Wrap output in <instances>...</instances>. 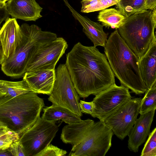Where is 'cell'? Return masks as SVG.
<instances>
[{"label": "cell", "instance_id": "1", "mask_svg": "<svg viewBox=\"0 0 156 156\" xmlns=\"http://www.w3.org/2000/svg\"><path fill=\"white\" fill-rule=\"evenodd\" d=\"M65 65L79 95H96L115 83L105 55L96 47L78 42L66 55Z\"/></svg>", "mask_w": 156, "mask_h": 156}, {"label": "cell", "instance_id": "2", "mask_svg": "<svg viewBox=\"0 0 156 156\" xmlns=\"http://www.w3.org/2000/svg\"><path fill=\"white\" fill-rule=\"evenodd\" d=\"M104 48L110 66L121 84L136 94H144L148 89L141 77L139 58L121 37L117 29L111 33Z\"/></svg>", "mask_w": 156, "mask_h": 156}, {"label": "cell", "instance_id": "3", "mask_svg": "<svg viewBox=\"0 0 156 156\" xmlns=\"http://www.w3.org/2000/svg\"><path fill=\"white\" fill-rule=\"evenodd\" d=\"M44 105L43 99L33 92L14 97L5 95L0 98V124L20 136L40 117Z\"/></svg>", "mask_w": 156, "mask_h": 156}, {"label": "cell", "instance_id": "4", "mask_svg": "<svg viewBox=\"0 0 156 156\" xmlns=\"http://www.w3.org/2000/svg\"><path fill=\"white\" fill-rule=\"evenodd\" d=\"M21 37L15 52L4 58L1 69L6 75L14 78L23 76L26 72L28 59L32 51L37 46L50 42L57 37L55 33L42 31L37 25L24 23L20 26Z\"/></svg>", "mask_w": 156, "mask_h": 156}, {"label": "cell", "instance_id": "5", "mask_svg": "<svg viewBox=\"0 0 156 156\" xmlns=\"http://www.w3.org/2000/svg\"><path fill=\"white\" fill-rule=\"evenodd\" d=\"M156 21L152 10H143L126 17L119 33L139 60L149 48L154 36Z\"/></svg>", "mask_w": 156, "mask_h": 156}, {"label": "cell", "instance_id": "6", "mask_svg": "<svg viewBox=\"0 0 156 156\" xmlns=\"http://www.w3.org/2000/svg\"><path fill=\"white\" fill-rule=\"evenodd\" d=\"M55 72V80L48 100L52 105L66 108L81 117L79 96L65 64H59Z\"/></svg>", "mask_w": 156, "mask_h": 156}, {"label": "cell", "instance_id": "7", "mask_svg": "<svg viewBox=\"0 0 156 156\" xmlns=\"http://www.w3.org/2000/svg\"><path fill=\"white\" fill-rule=\"evenodd\" d=\"M113 134L104 122H94L82 142L73 147L69 155L105 156L111 147Z\"/></svg>", "mask_w": 156, "mask_h": 156}, {"label": "cell", "instance_id": "8", "mask_svg": "<svg viewBox=\"0 0 156 156\" xmlns=\"http://www.w3.org/2000/svg\"><path fill=\"white\" fill-rule=\"evenodd\" d=\"M68 47L67 42L62 37H57L50 42L37 46L29 55L26 72L55 70L57 63Z\"/></svg>", "mask_w": 156, "mask_h": 156}, {"label": "cell", "instance_id": "9", "mask_svg": "<svg viewBox=\"0 0 156 156\" xmlns=\"http://www.w3.org/2000/svg\"><path fill=\"white\" fill-rule=\"evenodd\" d=\"M58 129L55 123L40 117L20 136L26 156H37L50 144Z\"/></svg>", "mask_w": 156, "mask_h": 156}, {"label": "cell", "instance_id": "10", "mask_svg": "<svg viewBox=\"0 0 156 156\" xmlns=\"http://www.w3.org/2000/svg\"><path fill=\"white\" fill-rule=\"evenodd\" d=\"M95 96L92 101L94 108L91 116L102 122L132 98L128 88L115 83Z\"/></svg>", "mask_w": 156, "mask_h": 156}, {"label": "cell", "instance_id": "11", "mask_svg": "<svg viewBox=\"0 0 156 156\" xmlns=\"http://www.w3.org/2000/svg\"><path fill=\"white\" fill-rule=\"evenodd\" d=\"M142 98H131L104 120L113 134L121 140L128 136L139 114Z\"/></svg>", "mask_w": 156, "mask_h": 156}, {"label": "cell", "instance_id": "12", "mask_svg": "<svg viewBox=\"0 0 156 156\" xmlns=\"http://www.w3.org/2000/svg\"><path fill=\"white\" fill-rule=\"evenodd\" d=\"M5 7L12 18L25 21H36L42 17L43 8L35 0H8Z\"/></svg>", "mask_w": 156, "mask_h": 156}, {"label": "cell", "instance_id": "13", "mask_svg": "<svg viewBox=\"0 0 156 156\" xmlns=\"http://www.w3.org/2000/svg\"><path fill=\"white\" fill-rule=\"evenodd\" d=\"M155 110L140 115L128 135V147L133 152H138L139 147L146 140L150 132Z\"/></svg>", "mask_w": 156, "mask_h": 156}, {"label": "cell", "instance_id": "14", "mask_svg": "<svg viewBox=\"0 0 156 156\" xmlns=\"http://www.w3.org/2000/svg\"><path fill=\"white\" fill-rule=\"evenodd\" d=\"M63 0L74 18L82 25L83 32L93 43L94 46L104 47L108 39V34L105 33L103 30V26L99 23L91 20L87 16L81 15L70 5L67 0Z\"/></svg>", "mask_w": 156, "mask_h": 156}, {"label": "cell", "instance_id": "15", "mask_svg": "<svg viewBox=\"0 0 156 156\" xmlns=\"http://www.w3.org/2000/svg\"><path fill=\"white\" fill-rule=\"evenodd\" d=\"M21 37L20 26L16 19L8 18L0 29V38L5 58L13 55Z\"/></svg>", "mask_w": 156, "mask_h": 156}, {"label": "cell", "instance_id": "16", "mask_svg": "<svg viewBox=\"0 0 156 156\" xmlns=\"http://www.w3.org/2000/svg\"><path fill=\"white\" fill-rule=\"evenodd\" d=\"M23 77V79L26 81L33 92L49 95L55 80V69L26 72Z\"/></svg>", "mask_w": 156, "mask_h": 156}, {"label": "cell", "instance_id": "17", "mask_svg": "<svg viewBox=\"0 0 156 156\" xmlns=\"http://www.w3.org/2000/svg\"><path fill=\"white\" fill-rule=\"evenodd\" d=\"M142 80L147 89L156 82V40L154 37L147 50L139 60Z\"/></svg>", "mask_w": 156, "mask_h": 156}, {"label": "cell", "instance_id": "18", "mask_svg": "<svg viewBox=\"0 0 156 156\" xmlns=\"http://www.w3.org/2000/svg\"><path fill=\"white\" fill-rule=\"evenodd\" d=\"M94 123V120L88 119L79 122L68 124L62 129L60 139L65 144L75 146L83 140Z\"/></svg>", "mask_w": 156, "mask_h": 156}, {"label": "cell", "instance_id": "19", "mask_svg": "<svg viewBox=\"0 0 156 156\" xmlns=\"http://www.w3.org/2000/svg\"><path fill=\"white\" fill-rule=\"evenodd\" d=\"M41 117L44 119L55 123L62 120L68 124L79 122L82 120L81 117L66 108L52 105L43 109Z\"/></svg>", "mask_w": 156, "mask_h": 156}, {"label": "cell", "instance_id": "20", "mask_svg": "<svg viewBox=\"0 0 156 156\" xmlns=\"http://www.w3.org/2000/svg\"><path fill=\"white\" fill-rule=\"evenodd\" d=\"M126 17L117 9L106 8L100 10L98 19L106 28L117 29L123 24Z\"/></svg>", "mask_w": 156, "mask_h": 156}, {"label": "cell", "instance_id": "21", "mask_svg": "<svg viewBox=\"0 0 156 156\" xmlns=\"http://www.w3.org/2000/svg\"><path fill=\"white\" fill-rule=\"evenodd\" d=\"M0 90L5 95L12 97L33 92L28 83L24 79L17 82L0 80Z\"/></svg>", "mask_w": 156, "mask_h": 156}, {"label": "cell", "instance_id": "22", "mask_svg": "<svg viewBox=\"0 0 156 156\" xmlns=\"http://www.w3.org/2000/svg\"><path fill=\"white\" fill-rule=\"evenodd\" d=\"M144 1L120 0L115 5L116 8L127 17L140 11L145 10Z\"/></svg>", "mask_w": 156, "mask_h": 156}, {"label": "cell", "instance_id": "23", "mask_svg": "<svg viewBox=\"0 0 156 156\" xmlns=\"http://www.w3.org/2000/svg\"><path fill=\"white\" fill-rule=\"evenodd\" d=\"M142 98L139 110L140 115L155 110L156 109V82L145 92Z\"/></svg>", "mask_w": 156, "mask_h": 156}, {"label": "cell", "instance_id": "24", "mask_svg": "<svg viewBox=\"0 0 156 156\" xmlns=\"http://www.w3.org/2000/svg\"><path fill=\"white\" fill-rule=\"evenodd\" d=\"M19 139V135L16 133L5 126H0V150L8 148L12 142Z\"/></svg>", "mask_w": 156, "mask_h": 156}, {"label": "cell", "instance_id": "25", "mask_svg": "<svg viewBox=\"0 0 156 156\" xmlns=\"http://www.w3.org/2000/svg\"><path fill=\"white\" fill-rule=\"evenodd\" d=\"M141 156H156V128L148 135V137L141 153Z\"/></svg>", "mask_w": 156, "mask_h": 156}, {"label": "cell", "instance_id": "26", "mask_svg": "<svg viewBox=\"0 0 156 156\" xmlns=\"http://www.w3.org/2000/svg\"><path fill=\"white\" fill-rule=\"evenodd\" d=\"M67 153L66 151L49 144L37 156H62Z\"/></svg>", "mask_w": 156, "mask_h": 156}, {"label": "cell", "instance_id": "27", "mask_svg": "<svg viewBox=\"0 0 156 156\" xmlns=\"http://www.w3.org/2000/svg\"><path fill=\"white\" fill-rule=\"evenodd\" d=\"M81 3L82 12L88 13L100 10L99 0H82Z\"/></svg>", "mask_w": 156, "mask_h": 156}, {"label": "cell", "instance_id": "28", "mask_svg": "<svg viewBox=\"0 0 156 156\" xmlns=\"http://www.w3.org/2000/svg\"><path fill=\"white\" fill-rule=\"evenodd\" d=\"M8 149L12 156H26L23 146L19 140L12 142Z\"/></svg>", "mask_w": 156, "mask_h": 156}, {"label": "cell", "instance_id": "29", "mask_svg": "<svg viewBox=\"0 0 156 156\" xmlns=\"http://www.w3.org/2000/svg\"><path fill=\"white\" fill-rule=\"evenodd\" d=\"M79 105L80 111L82 113L89 114L91 115L93 114L94 106L92 101L86 102L80 100Z\"/></svg>", "mask_w": 156, "mask_h": 156}, {"label": "cell", "instance_id": "30", "mask_svg": "<svg viewBox=\"0 0 156 156\" xmlns=\"http://www.w3.org/2000/svg\"><path fill=\"white\" fill-rule=\"evenodd\" d=\"M120 0H99L100 10L115 5Z\"/></svg>", "mask_w": 156, "mask_h": 156}, {"label": "cell", "instance_id": "31", "mask_svg": "<svg viewBox=\"0 0 156 156\" xmlns=\"http://www.w3.org/2000/svg\"><path fill=\"white\" fill-rule=\"evenodd\" d=\"M9 15L5 5H0V25L3 21H5L8 18Z\"/></svg>", "mask_w": 156, "mask_h": 156}, {"label": "cell", "instance_id": "32", "mask_svg": "<svg viewBox=\"0 0 156 156\" xmlns=\"http://www.w3.org/2000/svg\"><path fill=\"white\" fill-rule=\"evenodd\" d=\"M144 7L145 10H153L156 7V0H145Z\"/></svg>", "mask_w": 156, "mask_h": 156}, {"label": "cell", "instance_id": "33", "mask_svg": "<svg viewBox=\"0 0 156 156\" xmlns=\"http://www.w3.org/2000/svg\"><path fill=\"white\" fill-rule=\"evenodd\" d=\"M0 156H12L8 148L0 150Z\"/></svg>", "mask_w": 156, "mask_h": 156}, {"label": "cell", "instance_id": "34", "mask_svg": "<svg viewBox=\"0 0 156 156\" xmlns=\"http://www.w3.org/2000/svg\"><path fill=\"white\" fill-rule=\"evenodd\" d=\"M4 58L3 48L0 38V64H1Z\"/></svg>", "mask_w": 156, "mask_h": 156}, {"label": "cell", "instance_id": "35", "mask_svg": "<svg viewBox=\"0 0 156 156\" xmlns=\"http://www.w3.org/2000/svg\"><path fill=\"white\" fill-rule=\"evenodd\" d=\"M8 0H0V5H5L6 3Z\"/></svg>", "mask_w": 156, "mask_h": 156}, {"label": "cell", "instance_id": "36", "mask_svg": "<svg viewBox=\"0 0 156 156\" xmlns=\"http://www.w3.org/2000/svg\"><path fill=\"white\" fill-rule=\"evenodd\" d=\"M5 94V93L2 92L0 90V98Z\"/></svg>", "mask_w": 156, "mask_h": 156}, {"label": "cell", "instance_id": "37", "mask_svg": "<svg viewBox=\"0 0 156 156\" xmlns=\"http://www.w3.org/2000/svg\"><path fill=\"white\" fill-rule=\"evenodd\" d=\"M1 126V125L0 124V126Z\"/></svg>", "mask_w": 156, "mask_h": 156}]
</instances>
